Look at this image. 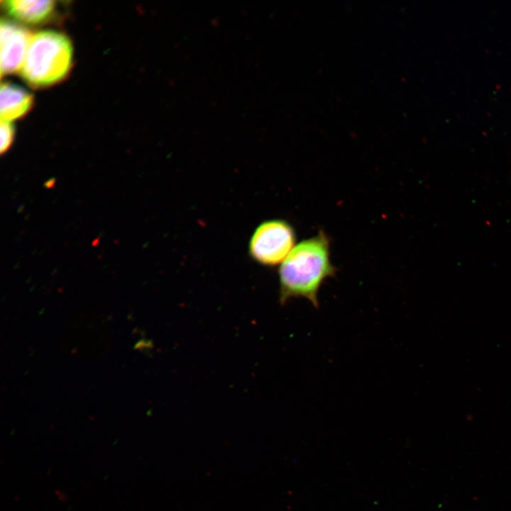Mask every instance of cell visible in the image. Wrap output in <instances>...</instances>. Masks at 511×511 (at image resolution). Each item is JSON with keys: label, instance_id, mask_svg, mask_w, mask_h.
Returning <instances> with one entry per match:
<instances>
[{"label": "cell", "instance_id": "6da1fadb", "mask_svg": "<svg viewBox=\"0 0 511 511\" xmlns=\"http://www.w3.org/2000/svg\"><path fill=\"white\" fill-rule=\"evenodd\" d=\"M336 268L330 260V243L326 233L316 236L296 245L279 269L280 302L303 297L319 308V291L323 282L334 277Z\"/></svg>", "mask_w": 511, "mask_h": 511}, {"label": "cell", "instance_id": "7a4b0ae2", "mask_svg": "<svg viewBox=\"0 0 511 511\" xmlns=\"http://www.w3.org/2000/svg\"><path fill=\"white\" fill-rule=\"evenodd\" d=\"M73 56L70 40L51 30L32 35L21 70L22 77L33 87L55 84L68 73Z\"/></svg>", "mask_w": 511, "mask_h": 511}, {"label": "cell", "instance_id": "3957f363", "mask_svg": "<svg viewBox=\"0 0 511 511\" xmlns=\"http://www.w3.org/2000/svg\"><path fill=\"white\" fill-rule=\"evenodd\" d=\"M295 233L286 221L273 219L261 223L249 243V254L259 264L272 267L283 262L295 247Z\"/></svg>", "mask_w": 511, "mask_h": 511}, {"label": "cell", "instance_id": "277c9868", "mask_svg": "<svg viewBox=\"0 0 511 511\" xmlns=\"http://www.w3.org/2000/svg\"><path fill=\"white\" fill-rule=\"evenodd\" d=\"M1 73L21 70L32 35L23 26L2 19L0 24Z\"/></svg>", "mask_w": 511, "mask_h": 511}, {"label": "cell", "instance_id": "5b68a950", "mask_svg": "<svg viewBox=\"0 0 511 511\" xmlns=\"http://www.w3.org/2000/svg\"><path fill=\"white\" fill-rule=\"evenodd\" d=\"M33 101V95L24 88L8 82L1 84V121L11 122L23 116L31 107Z\"/></svg>", "mask_w": 511, "mask_h": 511}, {"label": "cell", "instance_id": "8992f818", "mask_svg": "<svg viewBox=\"0 0 511 511\" xmlns=\"http://www.w3.org/2000/svg\"><path fill=\"white\" fill-rule=\"evenodd\" d=\"M6 12L16 20L37 24L50 18L55 10V1L50 0H9L4 1Z\"/></svg>", "mask_w": 511, "mask_h": 511}, {"label": "cell", "instance_id": "52a82bcc", "mask_svg": "<svg viewBox=\"0 0 511 511\" xmlns=\"http://www.w3.org/2000/svg\"><path fill=\"white\" fill-rule=\"evenodd\" d=\"M14 136V128L11 122L1 121V153L11 146Z\"/></svg>", "mask_w": 511, "mask_h": 511}]
</instances>
